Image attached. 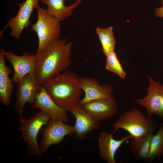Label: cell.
I'll list each match as a JSON object with an SVG mask.
<instances>
[{
	"instance_id": "2e32d148",
	"label": "cell",
	"mask_w": 163,
	"mask_h": 163,
	"mask_svg": "<svg viewBox=\"0 0 163 163\" xmlns=\"http://www.w3.org/2000/svg\"><path fill=\"white\" fill-rule=\"evenodd\" d=\"M5 51L0 49V102L6 106L10 104L14 88L13 80L9 75L12 73L10 68L5 65L4 59Z\"/></svg>"
},
{
	"instance_id": "277c9868",
	"label": "cell",
	"mask_w": 163,
	"mask_h": 163,
	"mask_svg": "<svg viewBox=\"0 0 163 163\" xmlns=\"http://www.w3.org/2000/svg\"><path fill=\"white\" fill-rule=\"evenodd\" d=\"M37 20L31 25L30 29L35 31L39 40L38 45L36 53L41 52L51 43L59 39L60 37V21L50 15L47 9L39 6L36 8Z\"/></svg>"
},
{
	"instance_id": "ffe728a7",
	"label": "cell",
	"mask_w": 163,
	"mask_h": 163,
	"mask_svg": "<svg viewBox=\"0 0 163 163\" xmlns=\"http://www.w3.org/2000/svg\"><path fill=\"white\" fill-rule=\"evenodd\" d=\"M163 155V123L157 133L152 135L149 153L146 160L152 161L155 158Z\"/></svg>"
},
{
	"instance_id": "30bf717a",
	"label": "cell",
	"mask_w": 163,
	"mask_h": 163,
	"mask_svg": "<svg viewBox=\"0 0 163 163\" xmlns=\"http://www.w3.org/2000/svg\"><path fill=\"white\" fill-rule=\"evenodd\" d=\"M5 57L12 65L14 74L13 82L15 84L26 75L35 72L37 66L36 54L25 52L21 56L11 51L5 52Z\"/></svg>"
},
{
	"instance_id": "7a4b0ae2",
	"label": "cell",
	"mask_w": 163,
	"mask_h": 163,
	"mask_svg": "<svg viewBox=\"0 0 163 163\" xmlns=\"http://www.w3.org/2000/svg\"><path fill=\"white\" fill-rule=\"evenodd\" d=\"M55 103L68 111L79 104L82 94L80 78L70 70L56 75L42 85Z\"/></svg>"
},
{
	"instance_id": "d6986e66",
	"label": "cell",
	"mask_w": 163,
	"mask_h": 163,
	"mask_svg": "<svg viewBox=\"0 0 163 163\" xmlns=\"http://www.w3.org/2000/svg\"><path fill=\"white\" fill-rule=\"evenodd\" d=\"M95 31L101 43L103 53L107 56L110 52L114 51L116 44L113 28L112 27L105 28L98 27Z\"/></svg>"
},
{
	"instance_id": "4fadbf2b",
	"label": "cell",
	"mask_w": 163,
	"mask_h": 163,
	"mask_svg": "<svg viewBox=\"0 0 163 163\" xmlns=\"http://www.w3.org/2000/svg\"><path fill=\"white\" fill-rule=\"evenodd\" d=\"M83 109L98 122L113 117L117 113V104L113 99H96L80 104Z\"/></svg>"
},
{
	"instance_id": "5b68a950",
	"label": "cell",
	"mask_w": 163,
	"mask_h": 163,
	"mask_svg": "<svg viewBox=\"0 0 163 163\" xmlns=\"http://www.w3.org/2000/svg\"><path fill=\"white\" fill-rule=\"evenodd\" d=\"M50 119L41 110L28 118L22 117L20 119L21 126L19 130L22 133L21 138L27 143V152L34 157L39 158L43 157L37 144V137L42 126Z\"/></svg>"
},
{
	"instance_id": "e0dca14e",
	"label": "cell",
	"mask_w": 163,
	"mask_h": 163,
	"mask_svg": "<svg viewBox=\"0 0 163 163\" xmlns=\"http://www.w3.org/2000/svg\"><path fill=\"white\" fill-rule=\"evenodd\" d=\"M82 0H76L72 5L66 6V0H40L43 4L47 5L46 9L51 15L60 21H64L70 17L73 11L82 3Z\"/></svg>"
},
{
	"instance_id": "7402d4cb",
	"label": "cell",
	"mask_w": 163,
	"mask_h": 163,
	"mask_svg": "<svg viewBox=\"0 0 163 163\" xmlns=\"http://www.w3.org/2000/svg\"><path fill=\"white\" fill-rule=\"evenodd\" d=\"M162 5L161 7L157 8L155 9V15L158 17L163 18V0H161Z\"/></svg>"
},
{
	"instance_id": "9c48e42d",
	"label": "cell",
	"mask_w": 163,
	"mask_h": 163,
	"mask_svg": "<svg viewBox=\"0 0 163 163\" xmlns=\"http://www.w3.org/2000/svg\"><path fill=\"white\" fill-rule=\"evenodd\" d=\"M40 0H26L19 4V9L16 15L9 18L2 33L6 29L11 28V36L17 39L20 38L22 32L25 28L28 27L30 24V17L34 8L39 5V2Z\"/></svg>"
},
{
	"instance_id": "52a82bcc",
	"label": "cell",
	"mask_w": 163,
	"mask_h": 163,
	"mask_svg": "<svg viewBox=\"0 0 163 163\" xmlns=\"http://www.w3.org/2000/svg\"><path fill=\"white\" fill-rule=\"evenodd\" d=\"M60 120L50 119L42 127V139L40 147L42 153L45 152L51 145L60 143L66 135L74 133L73 126Z\"/></svg>"
},
{
	"instance_id": "5bb4252c",
	"label": "cell",
	"mask_w": 163,
	"mask_h": 163,
	"mask_svg": "<svg viewBox=\"0 0 163 163\" xmlns=\"http://www.w3.org/2000/svg\"><path fill=\"white\" fill-rule=\"evenodd\" d=\"M69 111L76 119L73 127L75 137L77 140L86 139L88 133L99 128L100 122L94 120L80 104L76 106Z\"/></svg>"
},
{
	"instance_id": "8fae6325",
	"label": "cell",
	"mask_w": 163,
	"mask_h": 163,
	"mask_svg": "<svg viewBox=\"0 0 163 163\" xmlns=\"http://www.w3.org/2000/svg\"><path fill=\"white\" fill-rule=\"evenodd\" d=\"M82 90L85 96L81 100L79 104H82L96 99H113L115 97L113 92V88L109 84L101 85L99 81L93 77L80 78Z\"/></svg>"
},
{
	"instance_id": "ba28073f",
	"label": "cell",
	"mask_w": 163,
	"mask_h": 163,
	"mask_svg": "<svg viewBox=\"0 0 163 163\" xmlns=\"http://www.w3.org/2000/svg\"><path fill=\"white\" fill-rule=\"evenodd\" d=\"M148 78L149 84L146 96L142 99H134L139 105L145 108L148 117L155 114L161 116L163 120V85L150 76Z\"/></svg>"
},
{
	"instance_id": "7c38bea8",
	"label": "cell",
	"mask_w": 163,
	"mask_h": 163,
	"mask_svg": "<svg viewBox=\"0 0 163 163\" xmlns=\"http://www.w3.org/2000/svg\"><path fill=\"white\" fill-rule=\"evenodd\" d=\"M31 107L40 109L51 120L66 123L69 121L67 110L55 103L42 86L34 102L31 105Z\"/></svg>"
},
{
	"instance_id": "6da1fadb",
	"label": "cell",
	"mask_w": 163,
	"mask_h": 163,
	"mask_svg": "<svg viewBox=\"0 0 163 163\" xmlns=\"http://www.w3.org/2000/svg\"><path fill=\"white\" fill-rule=\"evenodd\" d=\"M57 40L48 44L40 52L35 53V75L42 85L51 77L66 71L71 62L73 42Z\"/></svg>"
},
{
	"instance_id": "44dd1931",
	"label": "cell",
	"mask_w": 163,
	"mask_h": 163,
	"mask_svg": "<svg viewBox=\"0 0 163 163\" xmlns=\"http://www.w3.org/2000/svg\"><path fill=\"white\" fill-rule=\"evenodd\" d=\"M106 69L118 75L123 79H125L126 75L120 63L117 55L114 51L110 52L107 56Z\"/></svg>"
},
{
	"instance_id": "ac0fdd59",
	"label": "cell",
	"mask_w": 163,
	"mask_h": 163,
	"mask_svg": "<svg viewBox=\"0 0 163 163\" xmlns=\"http://www.w3.org/2000/svg\"><path fill=\"white\" fill-rule=\"evenodd\" d=\"M152 135V133L144 136L132 138L129 143L130 149L136 159L146 160Z\"/></svg>"
},
{
	"instance_id": "8992f818",
	"label": "cell",
	"mask_w": 163,
	"mask_h": 163,
	"mask_svg": "<svg viewBox=\"0 0 163 163\" xmlns=\"http://www.w3.org/2000/svg\"><path fill=\"white\" fill-rule=\"evenodd\" d=\"M16 84L15 107L20 119L23 117L25 105L27 103L32 105L34 102L42 85L37 79L35 72L26 75Z\"/></svg>"
},
{
	"instance_id": "3957f363",
	"label": "cell",
	"mask_w": 163,
	"mask_h": 163,
	"mask_svg": "<svg viewBox=\"0 0 163 163\" xmlns=\"http://www.w3.org/2000/svg\"><path fill=\"white\" fill-rule=\"evenodd\" d=\"M113 133L122 129L128 132L133 138L143 137L152 133L158 125L151 118H145L139 110L133 108L121 115L113 124Z\"/></svg>"
},
{
	"instance_id": "9a60e30c",
	"label": "cell",
	"mask_w": 163,
	"mask_h": 163,
	"mask_svg": "<svg viewBox=\"0 0 163 163\" xmlns=\"http://www.w3.org/2000/svg\"><path fill=\"white\" fill-rule=\"evenodd\" d=\"M114 133L109 134L106 131L102 132L98 139V146L101 157L108 163H116L115 153L122 145L126 141L133 138L130 134L117 140L113 137Z\"/></svg>"
}]
</instances>
